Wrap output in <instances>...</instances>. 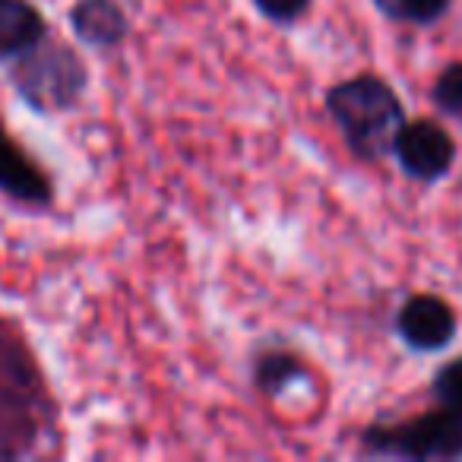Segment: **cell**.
I'll use <instances>...</instances> for the list:
<instances>
[{
  "label": "cell",
  "instance_id": "6",
  "mask_svg": "<svg viewBox=\"0 0 462 462\" xmlns=\"http://www.w3.org/2000/svg\"><path fill=\"white\" fill-rule=\"evenodd\" d=\"M0 190H7L16 199H26V203H48L51 199L48 178L20 152V146L10 140L4 127H0Z\"/></svg>",
  "mask_w": 462,
  "mask_h": 462
},
{
  "label": "cell",
  "instance_id": "11",
  "mask_svg": "<svg viewBox=\"0 0 462 462\" xmlns=\"http://www.w3.org/2000/svg\"><path fill=\"white\" fill-rule=\"evenodd\" d=\"M434 98L440 105V111L462 121V64H449L440 73V79L434 86Z\"/></svg>",
  "mask_w": 462,
  "mask_h": 462
},
{
  "label": "cell",
  "instance_id": "2",
  "mask_svg": "<svg viewBox=\"0 0 462 462\" xmlns=\"http://www.w3.org/2000/svg\"><path fill=\"white\" fill-rule=\"evenodd\" d=\"M367 443L377 453L409 456V459H449L462 453V418L443 411H430L399 428L367 430Z\"/></svg>",
  "mask_w": 462,
  "mask_h": 462
},
{
  "label": "cell",
  "instance_id": "12",
  "mask_svg": "<svg viewBox=\"0 0 462 462\" xmlns=\"http://www.w3.org/2000/svg\"><path fill=\"white\" fill-rule=\"evenodd\" d=\"M289 377H301V367L291 358H266L263 367H260V380H263L266 386H279V383L285 386Z\"/></svg>",
  "mask_w": 462,
  "mask_h": 462
},
{
  "label": "cell",
  "instance_id": "4",
  "mask_svg": "<svg viewBox=\"0 0 462 462\" xmlns=\"http://www.w3.org/2000/svg\"><path fill=\"white\" fill-rule=\"evenodd\" d=\"M393 149H396L405 171L421 180L440 178V174H447V168L453 165V140H449L434 121L402 124Z\"/></svg>",
  "mask_w": 462,
  "mask_h": 462
},
{
  "label": "cell",
  "instance_id": "9",
  "mask_svg": "<svg viewBox=\"0 0 462 462\" xmlns=\"http://www.w3.org/2000/svg\"><path fill=\"white\" fill-rule=\"evenodd\" d=\"M449 0H377V7L386 10L393 16H402V20L415 23H430L447 10Z\"/></svg>",
  "mask_w": 462,
  "mask_h": 462
},
{
  "label": "cell",
  "instance_id": "10",
  "mask_svg": "<svg viewBox=\"0 0 462 462\" xmlns=\"http://www.w3.org/2000/svg\"><path fill=\"white\" fill-rule=\"evenodd\" d=\"M434 390H437V399H440V409L462 418V361H453V365H447L437 374Z\"/></svg>",
  "mask_w": 462,
  "mask_h": 462
},
{
  "label": "cell",
  "instance_id": "7",
  "mask_svg": "<svg viewBox=\"0 0 462 462\" xmlns=\"http://www.w3.org/2000/svg\"><path fill=\"white\" fill-rule=\"evenodd\" d=\"M45 35L39 10L29 7L26 0H0V58L26 54Z\"/></svg>",
  "mask_w": 462,
  "mask_h": 462
},
{
  "label": "cell",
  "instance_id": "3",
  "mask_svg": "<svg viewBox=\"0 0 462 462\" xmlns=\"http://www.w3.org/2000/svg\"><path fill=\"white\" fill-rule=\"evenodd\" d=\"M79 86H83V67L67 48H45L32 54L20 70V89L42 108L73 102Z\"/></svg>",
  "mask_w": 462,
  "mask_h": 462
},
{
  "label": "cell",
  "instance_id": "1",
  "mask_svg": "<svg viewBox=\"0 0 462 462\" xmlns=\"http://www.w3.org/2000/svg\"><path fill=\"white\" fill-rule=\"evenodd\" d=\"M329 115L336 117L346 140L365 159H377L396 146L402 130V105L396 92L377 77H358L329 92Z\"/></svg>",
  "mask_w": 462,
  "mask_h": 462
},
{
  "label": "cell",
  "instance_id": "13",
  "mask_svg": "<svg viewBox=\"0 0 462 462\" xmlns=\"http://www.w3.org/2000/svg\"><path fill=\"white\" fill-rule=\"evenodd\" d=\"M310 0H257V7L273 20H295L308 10Z\"/></svg>",
  "mask_w": 462,
  "mask_h": 462
},
{
  "label": "cell",
  "instance_id": "8",
  "mask_svg": "<svg viewBox=\"0 0 462 462\" xmlns=\"http://www.w3.org/2000/svg\"><path fill=\"white\" fill-rule=\"evenodd\" d=\"M73 29L89 45H115L127 32V20L111 0H83L73 10Z\"/></svg>",
  "mask_w": 462,
  "mask_h": 462
},
{
  "label": "cell",
  "instance_id": "5",
  "mask_svg": "<svg viewBox=\"0 0 462 462\" xmlns=\"http://www.w3.org/2000/svg\"><path fill=\"white\" fill-rule=\"evenodd\" d=\"M453 310L434 295H418L409 298L405 308L399 310V333L409 342L411 348H421V352H434L443 348L453 339Z\"/></svg>",
  "mask_w": 462,
  "mask_h": 462
}]
</instances>
